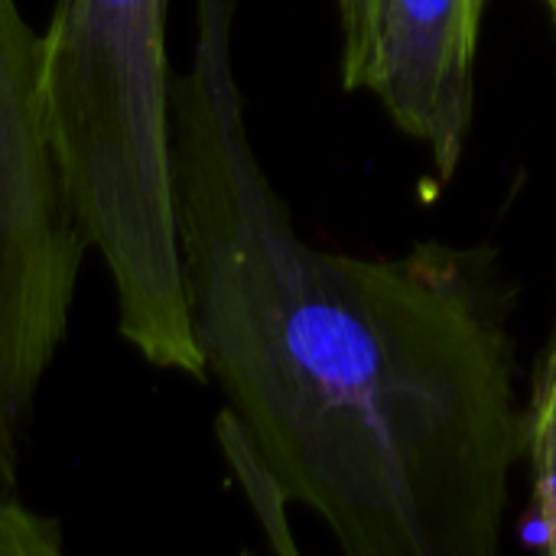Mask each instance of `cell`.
I'll return each instance as SVG.
<instances>
[{
	"label": "cell",
	"instance_id": "obj_7",
	"mask_svg": "<svg viewBox=\"0 0 556 556\" xmlns=\"http://www.w3.org/2000/svg\"><path fill=\"white\" fill-rule=\"evenodd\" d=\"M541 7H544V13H547V20H551V29L556 33V0H538Z\"/></svg>",
	"mask_w": 556,
	"mask_h": 556
},
{
	"label": "cell",
	"instance_id": "obj_1",
	"mask_svg": "<svg viewBox=\"0 0 556 556\" xmlns=\"http://www.w3.org/2000/svg\"><path fill=\"white\" fill-rule=\"evenodd\" d=\"M238 0H195L173 78V202L192 336L241 443L355 556H489L525 453L515 362L456 251L313 248L270 186L235 78Z\"/></svg>",
	"mask_w": 556,
	"mask_h": 556
},
{
	"label": "cell",
	"instance_id": "obj_8",
	"mask_svg": "<svg viewBox=\"0 0 556 556\" xmlns=\"http://www.w3.org/2000/svg\"><path fill=\"white\" fill-rule=\"evenodd\" d=\"M355 0H339V10H345V7H352Z\"/></svg>",
	"mask_w": 556,
	"mask_h": 556
},
{
	"label": "cell",
	"instance_id": "obj_3",
	"mask_svg": "<svg viewBox=\"0 0 556 556\" xmlns=\"http://www.w3.org/2000/svg\"><path fill=\"white\" fill-rule=\"evenodd\" d=\"M88 254L46 124L39 33L0 0V492L20 485Z\"/></svg>",
	"mask_w": 556,
	"mask_h": 556
},
{
	"label": "cell",
	"instance_id": "obj_2",
	"mask_svg": "<svg viewBox=\"0 0 556 556\" xmlns=\"http://www.w3.org/2000/svg\"><path fill=\"white\" fill-rule=\"evenodd\" d=\"M169 0H55L39 81L55 160L101 257L121 342L150 368L205 381L173 202Z\"/></svg>",
	"mask_w": 556,
	"mask_h": 556
},
{
	"label": "cell",
	"instance_id": "obj_4",
	"mask_svg": "<svg viewBox=\"0 0 556 556\" xmlns=\"http://www.w3.org/2000/svg\"><path fill=\"white\" fill-rule=\"evenodd\" d=\"M489 0H355L342 20V81L381 101L450 179L476 111V59Z\"/></svg>",
	"mask_w": 556,
	"mask_h": 556
},
{
	"label": "cell",
	"instance_id": "obj_6",
	"mask_svg": "<svg viewBox=\"0 0 556 556\" xmlns=\"http://www.w3.org/2000/svg\"><path fill=\"white\" fill-rule=\"evenodd\" d=\"M62 547L59 518L23 505L16 492H0V556H59Z\"/></svg>",
	"mask_w": 556,
	"mask_h": 556
},
{
	"label": "cell",
	"instance_id": "obj_5",
	"mask_svg": "<svg viewBox=\"0 0 556 556\" xmlns=\"http://www.w3.org/2000/svg\"><path fill=\"white\" fill-rule=\"evenodd\" d=\"M525 456L531 463V541L556 554V326L538 371L534 401L525 417Z\"/></svg>",
	"mask_w": 556,
	"mask_h": 556
}]
</instances>
